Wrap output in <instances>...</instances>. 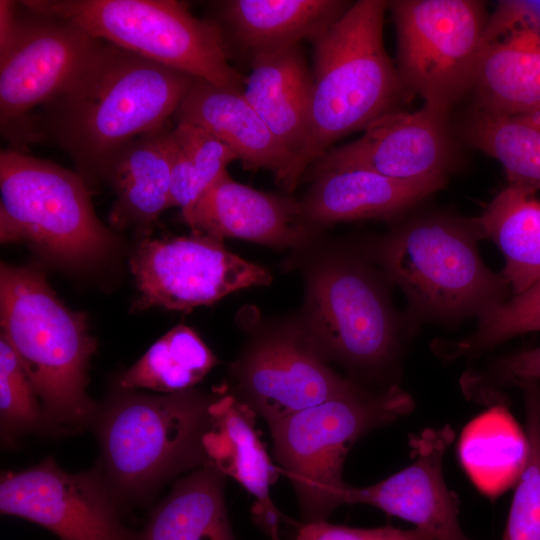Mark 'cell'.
I'll return each mask as SVG.
<instances>
[{
    "instance_id": "obj_1",
    "label": "cell",
    "mask_w": 540,
    "mask_h": 540,
    "mask_svg": "<svg viewBox=\"0 0 540 540\" xmlns=\"http://www.w3.org/2000/svg\"><path fill=\"white\" fill-rule=\"evenodd\" d=\"M198 79L102 41L47 104L46 128L84 179L97 180L134 139L166 127Z\"/></svg>"
},
{
    "instance_id": "obj_2",
    "label": "cell",
    "mask_w": 540,
    "mask_h": 540,
    "mask_svg": "<svg viewBox=\"0 0 540 540\" xmlns=\"http://www.w3.org/2000/svg\"><path fill=\"white\" fill-rule=\"evenodd\" d=\"M295 253L304 261L305 282L298 320L318 351L357 383L396 384L410 332L380 268L363 246L325 245L319 238Z\"/></svg>"
},
{
    "instance_id": "obj_3",
    "label": "cell",
    "mask_w": 540,
    "mask_h": 540,
    "mask_svg": "<svg viewBox=\"0 0 540 540\" xmlns=\"http://www.w3.org/2000/svg\"><path fill=\"white\" fill-rule=\"evenodd\" d=\"M475 220L447 213L413 216L363 246L403 292L410 333L422 323L478 319L507 300L509 285L484 263Z\"/></svg>"
},
{
    "instance_id": "obj_4",
    "label": "cell",
    "mask_w": 540,
    "mask_h": 540,
    "mask_svg": "<svg viewBox=\"0 0 540 540\" xmlns=\"http://www.w3.org/2000/svg\"><path fill=\"white\" fill-rule=\"evenodd\" d=\"M0 323L40 399L50 435L90 427L97 405L86 387L96 342L86 314L65 306L38 267L2 263Z\"/></svg>"
},
{
    "instance_id": "obj_5",
    "label": "cell",
    "mask_w": 540,
    "mask_h": 540,
    "mask_svg": "<svg viewBox=\"0 0 540 540\" xmlns=\"http://www.w3.org/2000/svg\"><path fill=\"white\" fill-rule=\"evenodd\" d=\"M123 390L97 406L90 426L101 448L97 464L120 511L149 502L168 480L209 463L204 437L218 396Z\"/></svg>"
},
{
    "instance_id": "obj_6",
    "label": "cell",
    "mask_w": 540,
    "mask_h": 540,
    "mask_svg": "<svg viewBox=\"0 0 540 540\" xmlns=\"http://www.w3.org/2000/svg\"><path fill=\"white\" fill-rule=\"evenodd\" d=\"M387 8L383 0L356 1L312 40L311 128L288 191L336 140L396 110L403 88L384 45Z\"/></svg>"
},
{
    "instance_id": "obj_7",
    "label": "cell",
    "mask_w": 540,
    "mask_h": 540,
    "mask_svg": "<svg viewBox=\"0 0 540 540\" xmlns=\"http://www.w3.org/2000/svg\"><path fill=\"white\" fill-rule=\"evenodd\" d=\"M413 408L412 396L398 383L359 385L269 426L274 455L292 482L305 523L325 521L344 504L349 485L342 469L351 447Z\"/></svg>"
},
{
    "instance_id": "obj_8",
    "label": "cell",
    "mask_w": 540,
    "mask_h": 540,
    "mask_svg": "<svg viewBox=\"0 0 540 540\" xmlns=\"http://www.w3.org/2000/svg\"><path fill=\"white\" fill-rule=\"evenodd\" d=\"M27 10L64 19L96 39L215 86L243 91L221 26L176 0H25Z\"/></svg>"
},
{
    "instance_id": "obj_9",
    "label": "cell",
    "mask_w": 540,
    "mask_h": 540,
    "mask_svg": "<svg viewBox=\"0 0 540 540\" xmlns=\"http://www.w3.org/2000/svg\"><path fill=\"white\" fill-rule=\"evenodd\" d=\"M0 239L68 266L103 259L115 236L97 218L87 181L54 162L0 151Z\"/></svg>"
},
{
    "instance_id": "obj_10",
    "label": "cell",
    "mask_w": 540,
    "mask_h": 540,
    "mask_svg": "<svg viewBox=\"0 0 540 540\" xmlns=\"http://www.w3.org/2000/svg\"><path fill=\"white\" fill-rule=\"evenodd\" d=\"M404 90L444 114L472 89L488 14L475 0L387 1Z\"/></svg>"
},
{
    "instance_id": "obj_11",
    "label": "cell",
    "mask_w": 540,
    "mask_h": 540,
    "mask_svg": "<svg viewBox=\"0 0 540 540\" xmlns=\"http://www.w3.org/2000/svg\"><path fill=\"white\" fill-rule=\"evenodd\" d=\"M229 373V392L268 426L362 385L330 366L298 318L253 324Z\"/></svg>"
},
{
    "instance_id": "obj_12",
    "label": "cell",
    "mask_w": 540,
    "mask_h": 540,
    "mask_svg": "<svg viewBox=\"0 0 540 540\" xmlns=\"http://www.w3.org/2000/svg\"><path fill=\"white\" fill-rule=\"evenodd\" d=\"M137 307L188 311L249 287L266 286L270 271L229 251L223 239L188 236L144 239L130 261Z\"/></svg>"
},
{
    "instance_id": "obj_13",
    "label": "cell",
    "mask_w": 540,
    "mask_h": 540,
    "mask_svg": "<svg viewBox=\"0 0 540 540\" xmlns=\"http://www.w3.org/2000/svg\"><path fill=\"white\" fill-rule=\"evenodd\" d=\"M29 11V10H27ZM102 40L61 18L29 11L0 50V124L12 134L29 112L60 96Z\"/></svg>"
},
{
    "instance_id": "obj_14",
    "label": "cell",
    "mask_w": 540,
    "mask_h": 540,
    "mask_svg": "<svg viewBox=\"0 0 540 540\" xmlns=\"http://www.w3.org/2000/svg\"><path fill=\"white\" fill-rule=\"evenodd\" d=\"M1 514L34 522L60 540H133L96 463L68 473L52 457L0 481Z\"/></svg>"
},
{
    "instance_id": "obj_15",
    "label": "cell",
    "mask_w": 540,
    "mask_h": 540,
    "mask_svg": "<svg viewBox=\"0 0 540 540\" xmlns=\"http://www.w3.org/2000/svg\"><path fill=\"white\" fill-rule=\"evenodd\" d=\"M447 117L425 104L414 112L391 111L358 139L326 151L310 165V175L350 168L403 181H446L452 153Z\"/></svg>"
},
{
    "instance_id": "obj_16",
    "label": "cell",
    "mask_w": 540,
    "mask_h": 540,
    "mask_svg": "<svg viewBox=\"0 0 540 540\" xmlns=\"http://www.w3.org/2000/svg\"><path fill=\"white\" fill-rule=\"evenodd\" d=\"M472 89L475 109L540 115V4L500 1L489 14Z\"/></svg>"
},
{
    "instance_id": "obj_17",
    "label": "cell",
    "mask_w": 540,
    "mask_h": 540,
    "mask_svg": "<svg viewBox=\"0 0 540 540\" xmlns=\"http://www.w3.org/2000/svg\"><path fill=\"white\" fill-rule=\"evenodd\" d=\"M449 424L410 435L412 462L370 486L349 485L344 504H367L415 525L435 540H472L459 523V499L445 482L443 458L454 440Z\"/></svg>"
},
{
    "instance_id": "obj_18",
    "label": "cell",
    "mask_w": 540,
    "mask_h": 540,
    "mask_svg": "<svg viewBox=\"0 0 540 540\" xmlns=\"http://www.w3.org/2000/svg\"><path fill=\"white\" fill-rule=\"evenodd\" d=\"M185 222L192 232L278 250L298 251L319 238L304 218L300 201L238 183L227 170L205 190Z\"/></svg>"
},
{
    "instance_id": "obj_19",
    "label": "cell",
    "mask_w": 540,
    "mask_h": 540,
    "mask_svg": "<svg viewBox=\"0 0 540 540\" xmlns=\"http://www.w3.org/2000/svg\"><path fill=\"white\" fill-rule=\"evenodd\" d=\"M210 413L211 426L204 437L209 463L255 498L254 521L272 540H279L280 513L270 496L278 470L255 429L256 414L224 387Z\"/></svg>"
},
{
    "instance_id": "obj_20",
    "label": "cell",
    "mask_w": 540,
    "mask_h": 540,
    "mask_svg": "<svg viewBox=\"0 0 540 540\" xmlns=\"http://www.w3.org/2000/svg\"><path fill=\"white\" fill-rule=\"evenodd\" d=\"M174 116L177 122L199 126L226 144L245 170L272 171L285 188L294 157L245 99L243 91L198 79Z\"/></svg>"
},
{
    "instance_id": "obj_21",
    "label": "cell",
    "mask_w": 540,
    "mask_h": 540,
    "mask_svg": "<svg viewBox=\"0 0 540 540\" xmlns=\"http://www.w3.org/2000/svg\"><path fill=\"white\" fill-rule=\"evenodd\" d=\"M301 203L306 221L320 226L367 218H392L441 189L445 180L403 181L368 170L335 168L312 176Z\"/></svg>"
},
{
    "instance_id": "obj_22",
    "label": "cell",
    "mask_w": 540,
    "mask_h": 540,
    "mask_svg": "<svg viewBox=\"0 0 540 540\" xmlns=\"http://www.w3.org/2000/svg\"><path fill=\"white\" fill-rule=\"evenodd\" d=\"M243 95L268 128L294 157L285 186L310 134L313 76L300 44L253 57Z\"/></svg>"
},
{
    "instance_id": "obj_23",
    "label": "cell",
    "mask_w": 540,
    "mask_h": 540,
    "mask_svg": "<svg viewBox=\"0 0 540 540\" xmlns=\"http://www.w3.org/2000/svg\"><path fill=\"white\" fill-rule=\"evenodd\" d=\"M171 148L167 127L144 134L119 150L101 178L116 195L110 222L119 228H149L170 207Z\"/></svg>"
},
{
    "instance_id": "obj_24",
    "label": "cell",
    "mask_w": 540,
    "mask_h": 540,
    "mask_svg": "<svg viewBox=\"0 0 540 540\" xmlns=\"http://www.w3.org/2000/svg\"><path fill=\"white\" fill-rule=\"evenodd\" d=\"M340 0H226L222 19L252 57L313 40L350 7Z\"/></svg>"
},
{
    "instance_id": "obj_25",
    "label": "cell",
    "mask_w": 540,
    "mask_h": 540,
    "mask_svg": "<svg viewBox=\"0 0 540 540\" xmlns=\"http://www.w3.org/2000/svg\"><path fill=\"white\" fill-rule=\"evenodd\" d=\"M474 220L503 254L501 275L513 295L540 283V188L508 183Z\"/></svg>"
},
{
    "instance_id": "obj_26",
    "label": "cell",
    "mask_w": 540,
    "mask_h": 540,
    "mask_svg": "<svg viewBox=\"0 0 540 540\" xmlns=\"http://www.w3.org/2000/svg\"><path fill=\"white\" fill-rule=\"evenodd\" d=\"M224 478L207 463L177 480L133 540H237L225 506Z\"/></svg>"
},
{
    "instance_id": "obj_27",
    "label": "cell",
    "mask_w": 540,
    "mask_h": 540,
    "mask_svg": "<svg viewBox=\"0 0 540 540\" xmlns=\"http://www.w3.org/2000/svg\"><path fill=\"white\" fill-rule=\"evenodd\" d=\"M460 456L476 484L497 494L517 483L526 464L528 440L506 406L497 405L469 426L461 440Z\"/></svg>"
},
{
    "instance_id": "obj_28",
    "label": "cell",
    "mask_w": 540,
    "mask_h": 540,
    "mask_svg": "<svg viewBox=\"0 0 540 540\" xmlns=\"http://www.w3.org/2000/svg\"><path fill=\"white\" fill-rule=\"evenodd\" d=\"M216 357L192 328L179 324L157 340L119 378L121 389L147 388L167 394L193 389Z\"/></svg>"
},
{
    "instance_id": "obj_29",
    "label": "cell",
    "mask_w": 540,
    "mask_h": 540,
    "mask_svg": "<svg viewBox=\"0 0 540 540\" xmlns=\"http://www.w3.org/2000/svg\"><path fill=\"white\" fill-rule=\"evenodd\" d=\"M465 135L501 164L509 183L540 188V115L496 116L474 109Z\"/></svg>"
},
{
    "instance_id": "obj_30",
    "label": "cell",
    "mask_w": 540,
    "mask_h": 540,
    "mask_svg": "<svg viewBox=\"0 0 540 540\" xmlns=\"http://www.w3.org/2000/svg\"><path fill=\"white\" fill-rule=\"evenodd\" d=\"M169 141L170 207H179L185 221L205 190L238 156L214 135L190 123L177 122L169 129Z\"/></svg>"
},
{
    "instance_id": "obj_31",
    "label": "cell",
    "mask_w": 540,
    "mask_h": 540,
    "mask_svg": "<svg viewBox=\"0 0 540 540\" xmlns=\"http://www.w3.org/2000/svg\"><path fill=\"white\" fill-rule=\"evenodd\" d=\"M535 331H540V283L479 318L473 333L441 342L434 350L446 361L473 359L515 336Z\"/></svg>"
},
{
    "instance_id": "obj_32",
    "label": "cell",
    "mask_w": 540,
    "mask_h": 540,
    "mask_svg": "<svg viewBox=\"0 0 540 540\" xmlns=\"http://www.w3.org/2000/svg\"><path fill=\"white\" fill-rule=\"evenodd\" d=\"M525 405L528 456L516 483L502 540H540V385H518Z\"/></svg>"
},
{
    "instance_id": "obj_33",
    "label": "cell",
    "mask_w": 540,
    "mask_h": 540,
    "mask_svg": "<svg viewBox=\"0 0 540 540\" xmlns=\"http://www.w3.org/2000/svg\"><path fill=\"white\" fill-rule=\"evenodd\" d=\"M39 397L6 339L0 338V433L3 445L13 446L31 432L50 434Z\"/></svg>"
},
{
    "instance_id": "obj_34",
    "label": "cell",
    "mask_w": 540,
    "mask_h": 540,
    "mask_svg": "<svg viewBox=\"0 0 540 540\" xmlns=\"http://www.w3.org/2000/svg\"><path fill=\"white\" fill-rule=\"evenodd\" d=\"M525 381H540V346L497 357L464 374L465 396L490 407L504 404L503 389Z\"/></svg>"
},
{
    "instance_id": "obj_35",
    "label": "cell",
    "mask_w": 540,
    "mask_h": 540,
    "mask_svg": "<svg viewBox=\"0 0 540 540\" xmlns=\"http://www.w3.org/2000/svg\"><path fill=\"white\" fill-rule=\"evenodd\" d=\"M296 540H435L425 531L399 529L392 526L352 528L329 524L326 521L303 524Z\"/></svg>"
},
{
    "instance_id": "obj_36",
    "label": "cell",
    "mask_w": 540,
    "mask_h": 540,
    "mask_svg": "<svg viewBox=\"0 0 540 540\" xmlns=\"http://www.w3.org/2000/svg\"><path fill=\"white\" fill-rule=\"evenodd\" d=\"M16 4L12 1H0V50L9 43L17 23Z\"/></svg>"
}]
</instances>
